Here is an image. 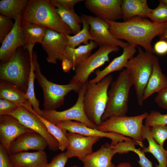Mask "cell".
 Returning <instances> with one entry per match:
<instances>
[{
    "instance_id": "obj_1",
    "label": "cell",
    "mask_w": 167,
    "mask_h": 167,
    "mask_svg": "<svg viewBox=\"0 0 167 167\" xmlns=\"http://www.w3.org/2000/svg\"><path fill=\"white\" fill-rule=\"evenodd\" d=\"M109 26V31L114 37L127 41L129 44L143 47L145 51L153 54L152 41L156 36H162L167 22L157 23L147 18L137 16L123 22L105 20Z\"/></svg>"
},
{
    "instance_id": "obj_2",
    "label": "cell",
    "mask_w": 167,
    "mask_h": 167,
    "mask_svg": "<svg viewBox=\"0 0 167 167\" xmlns=\"http://www.w3.org/2000/svg\"><path fill=\"white\" fill-rule=\"evenodd\" d=\"M26 22L39 24L65 34H73L49 0H29L22 16L21 23Z\"/></svg>"
},
{
    "instance_id": "obj_3",
    "label": "cell",
    "mask_w": 167,
    "mask_h": 167,
    "mask_svg": "<svg viewBox=\"0 0 167 167\" xmlns=\"http://www.w3.org/2000/svg\"><path fill=\"white\" fill-rule=\"evenodd\" d=\"M110 85L101 122L112 117L126 115L128 111L130 91L133 84L126 69L121 71L116 79L112 81Z\"/></svg>"
},
{
    "instance_id": "obj_4",
    "label": "cell",
    "mask_w": 167,
    "mask_h": 167,
    "mask_svg": "<svg viewBox=\"0 0 167 167\" xmlns=\"http://www.w3.org/2000/svg\"><path fill=\"white\" fill-rule=\"evenodd\" d=\"M37 58L36 53L33 51L32 60L35 79L43 92L44 109L56 110L63 104L65 97L70 92L74 91L78 93L83 85L71 82L67 84L61 85L49 81L41 73Z\"/></svg>"
},
{
    "instance_id": "obj_5",
    "label": "cell",
    "mask_w": 167,
    "mask_h": 167,
    "mask_svg": "<svg viewBox=\"0 0 167 167\" xmlns=\"http://www.w3.org/2000/svg\"><path fill=\"white\" fill-rule=\"evenodd\" d=\"M113 79L109 74L96 83H86L83 101L84 112L88 118L97 126L102 122L107 103L108 88Z\"/></svg>"
},
{
    "instance_id": "obj_6",
    "label": "cell",
    "mask_w": 167,
    "mask_h": 167,
    "mask_svg": "<svg viewBox=\"0 0 167 167\" xmlns=\"http://www.w3.org/2000/svg\"><path fill=\"white\" fill-rule=\"evenodd\" d=\"M27 50L19 47L10 59L0 65V79L26 92L31 68V60Z\"/></svg>"
},
{
    "instance_id": "obj_7",
    "label": "cell",
    "mask_w": 167,
    "mask_h": 167,
    "mask_svg": "<svg viewBox=\"0 0 167 167\" xmlns=\"http://www.w3.org/2000/svg\"><path fill=\"white\" fill-rule=\"evenodd\" d=\"M138 48V54L129 59L125 68L132 81L138 104L141 106L144 101V90L151 74L154 63L158 58L143 51L139 46Z\"/></svg>"
},
{
    "instance_id": "obj_8",
    "label": "cell",
    "mask_w": 167,
    "mask_h": 167,
    "mask_svg": "<svg viewBox=\"0 0 167 167\" xmlns=\"http://www.w3.org/2000/svg\"><path fill=\"white\" fill-rule=\"evenodd\" d=\"M148 113L144 112L134 116H118L109 118L102 122L97 129L104 132L118 134L132 138L141 148L143 146L141 131L143 121Z\"/></svg>"
},
{
    "instance_id": "obj_9",
    "label": "cell",
    "mask_w": 167,
    "mask_h": 167,
    "mask_svg": "<svg viewBox=\"0 0 167 167\" xmlns=\"http://www.w3.org/2000/svg\"><path fill=\"white\" fill-rule=\"evenodd\" d=\"M119 50L118 46L105 45L99 47L93 54L78 65L75 69L74 75L70 82L83 85L88 81L90 75L96 69L109 61V54Z\"/></svg>"
},
{
    "instance_id": "obj_10",
    "label": "cell",
    "mask_w": 167,
    "mask_h": 167,
    "mask_svg": "<svg viewBox=\"0 0 167 167\" xmlns=\"http://www.w3.org/2000/svg\"><path fill=\"white\" fill-rule=\"evenodd\" d=\"M86 89V83L78 92L77 100L71 107L61 111L44 109L41 116L55 124L62 121L73 120L84 123L90 128L97 129V126L88 118L84 112L83 101Z\"/></svg>"
},
{
    "instance_id": "obj_11",
    "label": "cell",
    "mask_w": 167,
    "mask_h": 167,
    "mask_svg": "<svg viewBox=\"0 0 167 167\" xmlns=\"http://www.w3.org/2000/svg\"><path fill=\"white\" fill-rule=\"evenodd\" d=\"M41 46L47 54L46 60L52 64H56L58 60H68L66 53L68 46L66 34L47 28Z\"/></svg>"
},
{
    "instance_id": "obj_12",
    "label": "cell",
    "mask_w": 167,
    "mask_h": 167,
    "mask_svg": "<svg viewBox=\"0 0 167 167\" xmlns=\"http://www.w3.org/2000/svg\"><path fill=\"white\" fill-rule=\"evenodd\" d=\"M82 15L89 24V32L93 41L99 47L113 45L123 48L129 45L127 42L118 39L112 35L109 31V25L105 20L96 16Z\"/></svg>"
},
{
    "instance_id": "obj_13",
    "label": "cell",
    "mask_w": 167,
    "mask_h": 167,
    "mask_svg": "<svg viewBox=\"0 0 167 167\" xmlns=\"http://www.w3.org/2000/svg\"><path fill=\"white\" fill-rule=\"evenodd\" d=\"M9 115L16 118L25 126L42 136L47 142L50 150L55 152L59 149L57 140L49 133L42 123L24 107L18 106L16 110Z\"/></svg>"
},
{
    "instance_id": "obj_14",
    "label": "cell",
    "mask_w": 167,
    "mask_h": 167,
    "mask_svg": "<svg viewBox=\"0 0 167 167\" xmlns=\"http://www.w3.org/2000/svg\"><path fill=\"white\" fill-rule=\"evenodd\" d=\"M34 131L22 124L10 115H0V144L10 154L11 143L22 134Z\"/></svg>"
},
{
    "instance_id": "obj_15",
    "label": "cell",
    "mask_w": 167,
    "mask_h": 167,
    "mask_svg": "<svg viewBox=\"0 0 167 167\" xmlns=\"http://www.w3.org/2000/svg\"><path fill=\"white\" fill-rule=\"evenodd\" d=\"M122 0H86V8L96 17L104 20L116 21L122 18Z\"/></svg>"
},
{
    "instance_id": "obj_16",
    "label": "cell",
    "mask_w": 167,
    "mask_h": 167,
    "mask_svg": "<svg viewBox=\"0 0 167 167\" xmlns=\"http://www.w3.org/2000/svg\"><path fill=\"white\" fill-rule=\"evenodd\" d=\"M60 128L68 132L78 133L87 136L105 137L111 140V144L114 145L126 140H134L131 138L111 132H104L96 129L90 128L81 122L71 120L62 121L56 124Z\"/></svg>"
},
{
    "instance_id": "obj_17",
    "label": "cell",
    "mask_w": 167,
    "mask_h": 167,
    "mask_svg": "<svg viewBox=\"0 0 167 167\" xmlns=\"http://www.w3.org/2000/svg\"><path fill=\"white\" fill-rule=\"evenodd\" d=\"M67 136L69 144L65 153L68 159L75 157L83 158L90 154L93 152V145L102 138L69 132L67 133Z\"/></svg>"
},
{
    "instance_id": "obj_18",
    "label": "cell",
    "mask_w": 167,
    "mask_h": 167,
    "mask_svg": "<svg viewBox=\"0 0 167 167\" xmlns=\"http://www.w3.org/2000/svg\"><path fill=\"white\" fill-rule=\"evenodd\" d=\"M22 14L15 19L14 27L6 37L0 48L1 63L8 61L17 49L25 45L24 36L21 27Z\"/></svg>"
},
{
    "instance_id": "obj_19",
    "label": "cell",
    "mask_w": 167,
    "mask_h": 167,
    "mask_svg": "<svg viewBox=\"0 0 167 167\" xmlns=\"http://www.w3.org/2000/svg\"><path fill=\"white\" fill-rule=\"evenodd\" d=\"M47 146L46 140L38 133L35 131L25 133L19 136L11 143L9 155L29 150H44Z\"/></svg>"
},
{
    "instance_id": "obj_20",
    "label": "cell",
    "mask_w": 167,
    "mask_h": 167,
    "mask_svg": "<svg viewBox=\"0 0 167 167\" xmlns=\"http://www.w3.org/2000/svg\"><path fill=\"white\" fill-rule=\"evenodd\" d=\"M116 153L118 152L115 145L106 143L97 151L78 159L83 163L84 167H115L112 160Z\"/></svg>"
},
{
    "instance_id": "obj_21",
    "label": "cell",
    "mask_w": 167,
    "mask_h": 167,
    "mask_svg": "<svg viewBox=\"0 0 167 167\" xmlns=\"http://www.w3.org/2000/svg\"><path fill=\"white\" fill-rule=\"evenodd\" d=\"M137 47L129 44L127 46L123 48L122 54L114 58L105 68L101 70H96L95 72L96 76L88 82L90 83H96L110 73L122 70L125 68L128 61L135 54Z\"/></svg>"
},
{
    "instance_id": "obj_22",
    "label": "cell",
    "mask_w": 167,
    "mask_h": 167,
    "mask_svg": "<svg viewBox=\"0 0 167 167\" xmlns=\"http://www.w3.org/2000/svg\"><path fill=\"white\" fill-rule=\"evenodd\" d=\"M9 158L13 167H45L48 163L44 150L21 152L11 154Z\"/></svg>"
},
{
    "instance_id": "obj_23",
    "label": "cell",
    "mask_w": 167,
    "mask_h": 167,
    "mask_svg": "<svg viewBox=\"0 0 167 167\" xmlns=\"http://www.w3.org/2000/svg\"><path fill=\"white\" fill-rule=\"evenodd\" d=\"M142 137L144 141L146 139L148 143V147L143 146L142 149L144 153L152 154L157 159L158 164L155 167H167L166 150L158 144L152 138L151 127L143 125L141 131Z\"/></svg>"
},
{
    "instance_id": "obj_24",
    "label": "cell",
    "mask_w": 167,
    "mask_h": 167,
    "mask_svg": "<svg viewBox=\"0 0 167 167\" xmlns=\"http://www.w3.org/2000/svg\"><path fill=\"white\" fill-rule=\"evenodd\" d=\"M121 9L124 21L137 16L148 18L152 10L146 0H123Z\"/></svg>"
},
{
    "instance_id": "obj_25",
    "label": "cell",
    "mask_w": 167,
    "mask_h": 167,
    "mask_svg": "<svg viewBox=\"0 0 167 167\" xmlns=\"http://www.w3.org/2000/svg\"><path fill=\"white\" fill-rule=\"evenodd\" d=\"M166 86L167 77L163 73L157 58L154 63L151 74L144 90L143 101Z\"/></svg>"
},
{
    "instance_id": "obj_26",
    "label": "cell",
    "mask_w": 167,
    "mask_h": 167,
    "mask_svg": "<svg viewBox=\"0 0 167 167\" xmlns=\"http://www.w3.org/2000/svg\"><path fill=\"white\" fill-rule=\"evenodd\" d=\"M21 27L25 41V45L23 48L28 51H33V48L36 43H42L47 28L29 22L21 23Z\"/></svg>"
},
{
    "instance_id": "obj_27",
    "label": "cell",
    "mask_w": 167,
    "mask_h": 167,
    "mask_svg": "<svg viewBox=\"0 0 167 167\" xmlns=\"http://www.w3.org/2000/svg\"><path fill=\"white\" fill-rule=\"evenodd\" d=\"M23 106L33 114L45 126L49 133L57 140L58 142L59 149L62 152L64 151L69 144L67 136V131L59 128L55 124L51 122L36 113L33 110L32 105L29 101Z\"/></svg>"
},
{
    "instance_id": "obj_28",
    "label": "cell",
    "mask_w": 167,
    "mask_h": 167,
    "mask_svg": "<svg viewBox=\"0 0 167 167\" xmlns=\"http://www.w3.org/2000/svg\"><path fill=\"white\" fill-rule=\"evenodd\" d=\"M0 98L8 100L18 106H23L28 101L26 92L16 86L0 80Z\"/></svg>"
},
{
    "instance_id": "obj_29",
    "label": "cell",
    "mask_w": 167,
    "mask_h": 167,
    "mask_svg": "<svg viewBox=\"0 0 167 167\" xmlns=\"http://www.w3.org/2000/svg\"><path fill=\"white\" fill-rule=\"evenodd\" d=\"M52 4L62 20L71 29L74 35L81 30V17L75 12L74 8L57 4Z\"/></svg>"
},
{
    "instance_id": "obj_30",
    "label": "cell",
    "mask_w": 167,
    "mask_h": 167,
    "mask_svg": "<svg viewBox=\"0 0 167 167\" xmlns=\"http://www.w3.org/2000/svg\"><path fill=\"white\" fill-rule=\"evenodd\" d=\"M97 44L93 40L89 41L87 45H81L75 48L67 46L66 53L68 60L71 63L73 69L85 60L91 55L92 50L96 47Z\"/></svg>"
},
{
    "instance_id": "obj_31",
    "label": "cell",
    "mask_w": 167,
    "mask_h": 167,
    "mask_svg": "<svg viewBox=\"0 0 167 167\" xmlns=\"http://www.w3.org/2000/svg\"><path fill=\"white\" fill-rule=\"evenodd\" d=\"M28 2V0H2L0 1V14L15 20L23 14Z\"/></svg>"
},
{
    "instance_id": "obj_32",
    "label": "cell",
    "mask_w": 167,
    "mask_h": 167,
    "mask_svg": "<svg viewBox=\"0 0 167 167\" xmlns=\"http://www.w3.org/2000/svg\"><path fill=\"white\" fill-rule=\"evenodd\" d=\"M83 28L77 33L73 36L66 34L67 39V45L69 47L75 48L82 44L85 45L88 44L89 41L93 40L90 32V25L86 19L82 15L80 16Z\"/></svg>"
},
{
    "instance_id": "obj_33",
    "label": "cell",
    "mask_w": 167,
    "mask_h": 167,
    "mask_svg": "<svg viewBox=\"0 0 167 167\" xmlns=\"http://www.w3.org/2000/svg\"><path fill=\"white\" fill-rule=\"evenodd\" d=\"M31 60V68L28 87L26 92L27 99L32 106L34 111L41 115L42 110L39 107L40 103L35 96L34 92V82L35 79L34 66L32 58Z\"/></svg>"
},
{
    "instance_id": "obj_34",
    "label": "cell",
    "mask_w": 167,
    "mask_h": 167,
    "mask_svg": "<svg viewBox=\"0 0 167 167\" xmlns=\"http://www.w3.org/2000/svg\"><path fill=\"white\" fill-rule=\"evenodd\" d=\"M158 6L152 11L148 18L151 20L157 23L167 22V4L159 0Z\"/></svg>"
},
{
    "instance_id": "obj_35",
    "label": "cell",
    "mask_w": 167,
    "mask_h": 167,
    "mask_svg": "<svg viewBox=\"0 0 167 167\" xmlns=\"http://www.w3.org/2000/svg\"><path fill=\"white\" fill-rule=\"evenodd\" d=\"M144 125L152 127L159 125H167V113L162 114L155 110L150 111L145 118Z\"/></svg>"
},
{
    "instance_id": "obj_36",
    "label": "cell",
    "mask_w": 167,
    "mask_h": 167,
    "mask_svg": "<svg viewBox=\"0 0 167 167\" xmlns=\"http://www.w3.org/2000/svg\"><path fill=\"white\" fill-rule=\"evenodd\" d=\"M152 138L159 145L163 147L165 141L167 139V126L164 125L155 126L151 128Z\"/></svg>"
},
{
    "instance_id": "obj_37",
    "label": "cell",
    "mask_w": 167,
    "mask_h": 167,
    "mask_svg": "<svg viewBox=\"0 0 167 167\" xmlns=\"http://www.w3.org/2000/svg\"><path fill=\"white\" fill-rule=\"evenodd\" d=\"M14 25L11 19L0 15V42L2 44L12 30Z\"/></svg>"
},
{
    "instance_id": "obj_38",
    "label": "cell",
    "mask_w": 167,
    "mask_h": 167,
    "mask_svg": "<svg viewBox=\"0 0 167 167\" xmlns=\"http://www.w3.org/2000/svg\"><path fill=\"white\" fill-rule=\"evenodd\" d=\"M134 143L131 145L128 148L129 152L131 151L135 152L139 156V160L138 161L140 167H153L152 163L145 156L144 153L140 148H136Z\"/></svg>"
},
{
    "instance_id": "obj_39",
    "label": "cell",
    "mask_w": 167,
    "mask_h": 167,
    "mask_svg": "<svg viewBox=\"0 0 167 167\" xmlns=\"http://www.w3.org/2000/svg\"><path fill=\"white\" fill-rule=\"evenodd\" d=\"M18 106L8 100L0 99V115H9L17 108Z\"/></svg>"
},
{
    "instance_id": "obj_40",
    "label": "cell",
    "mask_w": 167,
    "mask_h": 167,
    "mask_svg": "<svg viewBox=\"0 0 167 167\" xmlns=\"http://www.w3.org/2000/svg\"><path fill=\"white\" fill-rule=\"evenodd\" d=\"M68 159L65 152L60 153L54 157L45 167H65Z\"/></svg>"
},
{
    "instance_id": "obj_41",
    "label": "cell",
    "mask_w": 167,
    "mask_h": 167,
    "mask_svg": "<svg viewBox=\"0 0 167 167\" xmlns=\"http://www.w3.org/2000/svg\"><path fill=\"white\" fill-rule=\"evenodd\" d=\"M154 100L160 107L167 110V86L157 92Z\"/></svg>"
},
{
    "instance_id": "obj_42",
    "label": "cell",
    "mask_w": 167,
    "mask_h": 167,
    "mask_svg": "<svg viewBox=\"0 0 167 167\" xmlns=\"http://www.w3.org/2000/svg\"><path fill=\"white\" fill-rule=\"evenodd\" d=\"M0 167H13L9 158V155L6 150L0 144Z\"/></svg>"
},
{
    "instance_id": "obj_43",
    "label": "cell",
    "mask_w": 167,
    "mask_h": 167,
    "mask_svg": "<svg viewBox=\"0 0 167 167\" xmlns=\"http://www.w3.org/2000/svg\"><path fill=\"white\" fill-rule=\"evenodd\" d=\"M154 53L160 55L167 54V41L160 40L156 42L153 47Z\"/></svg>"
},
{
    "instance_id": "obj_44",
    "label": "cell",
    "mask_w": 167,
    "mask_h": 167,
    "mask_svg": "<svg viewBox=\"0 0 167 167\" xmlns=\"http://www.w3.org/2000/svg\"><path fill=\"white\" fill-rule=\"evenodd\" d=\"M52 4H57L74 8L75 5L78 2L85 1L83 0H49Z\"/></svg>"
},
{
    "instance_id": "obj_45",
    "label": "cell",
    "mask_w": 167,
    "mask_h": 167,
    "mask_svg": "<svg viewBox=\"0 0 167 167\" xmlns=\"http://www.w3.org/2000/svg\"><path fill=\"white\" fill-rule=\"evenodd\" d=\"M62 62V68L64 72H68L73 68L71 63L68 60L64 59Z\"/></svg>"
},
{
    "instance_id": "obj_46",
    "label": "cell",
    "mask_w": 167,
    "mask_h": 167,
    "mask_svg": "<svg viewBox=\"0 0 167 167\" xmlns=\"http://www.w3.org/2000/svg\"><path fill=\"white\" fill-rule=\"evenodd\" d=\"M115 167H133L131 163L128 162H123L120 163Z\"/></svg>"
},
{
    "instance_id": "obj_47",
    "label": "cell",
    "mask_w": 167,
    "mask_h": 167,
    "mask_svg": "<svg viewBox=\"0 0 167 167\" xmlns=\"http://www.w3.org/2000/svg\"><path fill=\"white\" fill-rule=\"evenodd\" d=\"M160 40H163L167 41V26L163 34L160 36Z\"/></svg>"
},
{
    "instance_id": "obj_48",
    "label": "cell",
    "mask_w": 167,
    "mask_h": 167,
    "mask_svg": "<svg viewBox=\"0 0 167 167\" xmlns=\"http://www.w3.org/2000/svg\"><path fill=\"white\" fill-rule=\"evenodd\" d=\"M161 1L167 4V0H161Z\"/></svg>"
},
{
    "instance_id": "obj_49",
    "label": "cell",
    "mask_w": 167,
    "mask_h": 167,
    "mask_svg": "<svg viewBox=\"0 0 167 167\" xmlns=\"http://www.w3.org/2000/svg\"><path fill=\"white\" fill-rule=\"evenodd\" d=\"M71 167H78V166H77L76 165H73L71 166Z\"/></svg>"
},
{
    "instance_id": "obj_50",
    "label": "cell",
    "mask_w": 167,
    "mask_h": 167,
    "mask_svg": "<svg viewBox=\"0 0 167 167\" xmlns=\"http://www.w3.org/2000/svg\"><path fill=\"white\" fill-rule=\"evenodd\" d=\"M166 154H167V150H166Z\"/></svg>"
}]
</instances>
